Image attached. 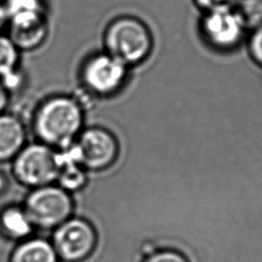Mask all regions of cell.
Listing matches in <instances>:
<instances>
[{"label":"cell","mask_w":262,"mask_h":262,"mask_svg":"<svg viewBox=\"0 0 262 262\" xmlns=\"http://www.w3.org/2000/svg\"><path fill=\"white\" fill-rule=\"evenodd\" d=\"M9 21V38L20 51L38 48L47 38L48 24L45 10L12 15Z\"/></svg>","instance_id":"cell-9"},{"label":"cell","mask_w":262,"mask_h":262,"mask_svg":"<svg viewBox=\"0 0 262 262\" xmlns=\"http://www.w3.org/2000/svg\"><path fill=\"white\" fill-rule=\"evenodd\" d=\"M105 52L128 68L145 60L154 47L149 28L134 16H120L106 28L104 37Z\"/></svg>","instance_id":"cell-2"},{"label":"cell","mask_w":262,"mask_h":262,"mask_svg":"<svg viewBox=\"0 0 262 262\" xmlns=\"http://www.w3.org/2000/svg\"><path fill=\"white\" fill-rule=\"evenodd\" d=\"M241 0H192L193 4L202 11H211L216 9L234 8Z\"/></svg>","instance_id":"cell-19"},{"label":"cell","mask_w":262,"mask_h":262,"mask_svg":"<svg viewBox=\"0 0 262 262\" xmlns=\"http://www.w3.org/2000/svg\"><path fill=\"white\" fill-rule=\"evenodd\" d=\"M19 50L8 36L0 34V81L9 91L14 88L19 77L16 72Z\"/></svg>","instance_id":"cell-14"},{"label":"cell","mask_w":262,"mask_h":262,"mask_svg":"<svg viewBox=\"0 0 262 262\" xmlns=\"http://www.w3.org/2000/svg\"><path fill=\"white\" fill-rule=\"evenodd\" d=\"M84 121L81 104L70 96H54L37 108L34 132L40 142L56 149L69 148L80 132Z\"/></svg>","instance_id":"cell-1"},{"label":"cell","mask_w":262,"mask_h":262,"mask_svg":"<svg viewBox=\"0 0 262 262\" xmlns=\"http://www.w3.org/2000/svg\"><path fill=\"white\" fill-rule=\"evenodd\" d=\"M141 262H189L187 258L175 250H159L149 252Z\"/></svg>","instance_id":"cell-17"},{"label":"cell","mask_w":262,"mask_h":262,"mask_svg":"<svg viewBox=\"0 0 262 262\" xmlns=\"http://www.w3.org/2000/svg\"><path fill=\"white\" fill-rule=\"evenodd\" d=\"M59 162V150L40 141L26 144L12 160V175L20 185L32 189L53 184Z\"/></svg>","instance_id":"cell-3"},{"label":"cell","mask_w":262,"mask_h":262,"mask_svg":"<svg viewBox=\"0 0 262 262\" xmlns=\"http://www.w3.org/2000/svg\"><path fill=\"white\" fill-rule=\"evenodd\" d=\"M248 48L253 60L262 67V25L250 32Z\"/></svg>","instance_id":"cell-18"},{"label":"cell","mask_w":262,"mask_h":262,"mask_svg":"<svg viewBox=\"0 0 262 262\" xmlns=\"http://www.w3.org/2000/svg\"><path fill=\"white\" fill-rule=\"evenodd\" d=\"M69 149L87 172H99L110 168L119 156L116 137L100 127L82 130Z\"/></svg>","instance_id":"cell-6"},{"label":"cell","mask_w":262,"mask_h":262,"mask_svg":"<svg viewBox=\"0 0 262 262\" xmlns=\"http://www.w3.org/2000/svg\"><path fill=\"white\" fill-rule=\"evenodd\" d=\"M33 230L23 206H7L0 212V231L7 239L19 243L30 237Z\"/></svg>","instance_id":"cell-12"},{"label":"cell","mask_w":262,"mask_h":262,"mask_svg":"<svg viewBox=\"0 0 262 262\" xmlns=\"http://www.w3.org/2000/svg\"><path fill=\"white\" fill-rule=\"evenodd\" d=\"M51 244L59 262H85L96 250L97 233L89 221L71 217L53 230Z\"/></svg>","instance_id":"cell-5"},{"label":"cell","mask_w":262,"mask_h":262,"mask_svg":"<svg viewBox=\"0 0 262 262\" xmlns=\"http://www.w3.org/2000/svg\"><path fill=\"white\" fill-rule=\"evenodd\" d=\"M6 178H5V176L2 174V173H0V192H2L4 189H5V185H6Z\"/></svg>","instance_id":"cell-22"},{"label":"cell","mask_w":262,"mask_h":262,"mask_svg":"<svg viewBox=\"0 0 262 262\" xmlns=\"http://www.w3.org/2000/svg\"><path fill=\"white\" fill-rule=\"evenodd\" d=\"M6 21H7V14H6L5 6H4V3L0 1V31L4 27Z\"/></svg>","instance_id":"cell-21"},{"label":"cell","mask_w":262,"mask_h":262,"mask_svg":"<svg viewBox=\"0 0 262 262\" xmlns=\"http://www.w3.org/2000/svg\"><path fill=\"white\" fill-rule=\"evenodd\" d=\"M8 99H9V91L0 81V114H2L5 107L7 106Z\"/></svg>","instance_id":"cell-20"},{"label":"cell","mask_w":262,"mask_h":262,"mask_svg":"<svg viewBox=\"0 0 262 262\" xmlns=\"http://www.w3.org/2000/svg\"><path fill=\"white\" fill-rule=\"evenodd\" d=\"M8 262H59L51 242L41 237H28L15 246Z\"/></svg>","instance_id":"cell-11"},{"label":"cell","mask_w":262,"mask_h":262,"mask_svg":"<svg viewBox=\"0 0 262 262\" xmlns=\"http://www.w3.org/2000/svg\"><path fill=\"white\" fill-rule=\"evenodd\" d=\"M4 6L7 19L8 17L19 13L45 10L42 0H6Z\"/></svg>","instance_id":"cell-16"},{"label":"cell","mask_w":262,"mask_h":262,"mask_svg":"<svg viewBox=\"0 0 262 262\" xmlns=\"http://www.w3.org/2000/svg\"><path fill=\"white\" fill-rule=\"evenodd\" d=\"M199 32L205 43L219 51L236 48L249 33L234 8L203 12Z\"/></svg>","instance_id":"cell-7"},{"label":"cell","mask_w":262,"mask_h":262,"mask_svg":"<svg viewBox=\"0 0 262 262\" xmlns=\"http://www.w3.org/2000/svg\"><path fill=\"white\" fill-rule=\"evenodd\" d=\"M128 67L108 53H98L84 63L82 81L86 88L95 95L108 96L123 86Z\"/></svg>","instance_id":"cell-8"},{"label":"cell","mask_w":262,"mask_h":262,"mask_svg":"<svg viewBox=\"0 0 262 262\" xmlns=\"http://www.w3.org/2000/svg\"><path fill=\"white\" fill-rule=\"evenodd\" d=\"M23 208L34 228L54 230L72 217L74 201L70 192L53 183L32 189Z\"/></svg>","instance_id":"cell-4"},{"label":"cell","mask_w":262,"mask_h":262,"mask_svg":"<svg viewBox=\"0 0 262 262\" xmlns=\"http://www.w3.org/2000/svg\"><path fill=\"white\" fill-rule=\"evenodd\" d=\"M59 169L55 184L72 193L82 189L88 180L87 171L74 158L69 148L59 150Z\"/></svg>","instance_id":"cell-13"},{"label":"cell","mask_w":262,"mask_h":262,"mask_svg":"<svg viewBox=\"0 0 262 262\" xmlns=\"http://www.w3.org/2000/svg\"><path fill=\"white\" fill-rule=\"evenodd\" d=\"M26 128L19 118L0 114V163L12 161L26 145Z\"/></svg>","instance_id":"cell-10"},{"label":"cell","mask_w":262,"mask_h":262,"mask_svg":"<svg viewBox=\"0 0 262 262\" xmlns=\"http://www.w3.org/2000/svg\"><path fill=\"white\" fill-rule=\"evenodd\" d=\"M234 10L249 33L262 25V0H241Z\"/></svg>","instance_id":"cell-15"}]
</instances>
